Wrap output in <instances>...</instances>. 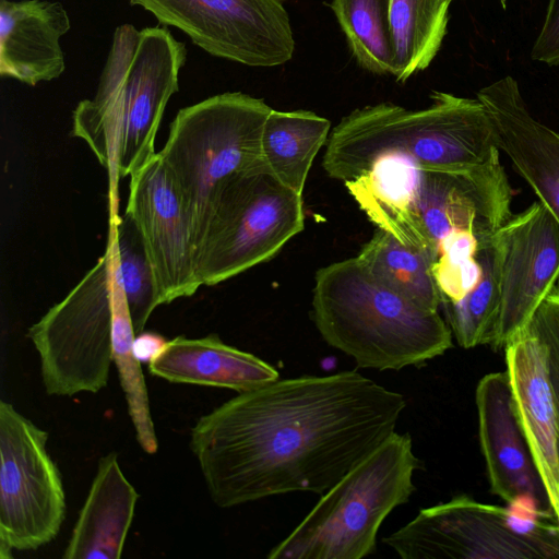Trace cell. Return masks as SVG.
Instances as JSON below:
<instances>
[{
	"label": "cell",
	"instance_id": "7",
	"mask_svg": "<svg viewBox=\"0 0 559 559\" xmlns=\"http://www.w3.org/2000/svg\"><path fill=\"white\" fill-rule=\"evenodd\" d=\"M126 308L117 242L108 229L104 254L27 331L39 354L41 380L48 395L97 393L106 386L114 361L115 322Z\"/></svg>",
	"mask_w": 559,
	"mask_h": 559
},
{
	"label": "cell",
	"instance_id": "24",
	"mask_svg": "<svg viewBox=\"0 0 559 559\" xmlns=\"http://www.w3.org/2000/svg\"><path fill=\"white\" fill-rule=\"evenodd\" d=\"M392 0H332L330 7L358 64L377 74H393L390 27Z\"/></svg>",
	"mask_w": 559,
	"mask_h": 559
},
{
	"label": "cell",
	"instance_id": "6",
	"mask_svg": "<svg viewBox=\"0 0 559 559\" xmlns=\"http://www.w3.org/2000/svg\"><path fill=\"white\" fill-rule=\"evenodd\" d=\"M271 110L262 98L228 92L180 109L170 123L157 154L191 214L198 252L223 183L262 162L261 136Z\"/></svg>",
	"mask_w": 559,
	"mask_h": 559
},
{
	"label": "cell",
	"instance_id": "5",
	"mask_svg": "<svg viewBox=\"0 0 559 559\" xmlns=\"http://www.w3.org/2000/svg\"><path fill=\"white\" fill-rule=\"evenodd\" d=\"M420 461L409 433L394 431L326 492L270 559H361L376 550L385 518L406 503Z\"/></svg>",
	"mask_w": 559,
	"mask_h": 559
},
{
	"label": "cell",
	"instance_id": "19",
	"mask_svg": "<svg viewBox=\"0 0 559 559\" xmlns=\"http://www.w3.org/2000/svg\"><path fill=\"white\" fill-rule=\"evenodd\" d=\"M138 499L117 454L102 456L62 558H120Z\"/></svg>",
	"mask_w": 559,
	"mask_h": 559
},
{
	"label": "cell",
	"instance_id": "10",
	"mask_svg": "<svg viewBox=\"0 0 559 559\" xmlns=\"http://www.w3.org/2000/svg\"><path fill=\"white\" fill-rule=\"evenodd\" d=\"M383 543L403 559L559 558L557 525L520 535L511 528L506 507L467 496L421 509Z\"/></svg>",
	"mask_w": 559,
	"mask_h": 559
},
{
	"label": "cell",
	"instance_id": "20",
	"mask_svg": "<svg viewBox=\"0 0 559 559\" xmlns=\"http://www.w3.org/2000/svg\"><path fill=\"white\" fill-rule=\"evenodd\" d=\"M331 122L309 110L272 109L261 136V159L282 183L302 195L313 160L326 144Z\"/></svg>",
	"mask_w": 559,
	"mask_h": 559
},
{
	"label": "cell",
	"instance_id": "1",
	"mask_svg": "<svg viewBox=\"0 0 559 559\" xmlns=\"http://www.w3.org/2000/svg\"><path fill=\"white\" fill-rule=\"evenodd\" d=\"M405 407L356 371L277 379L200 417L190 449L219 508L321 496L395 431Z\"/></svg>",
	"mask_w": 559,
	"mask_h": 559
},
{
	"label": "cell",
	"instance_id": "11",
	"mask_svg": "<svg viewBox=\"0 0 559 559\" xmlns=\"http://www.w3.org/2000/svg\"><path fill=\"white\" fill-rule=\"evenodd\" d=\"M207 53L250 67L293 58L295 39L282 0H129Z\"/></svg>",
	"mask_w": 559,
	"mask_h": 559
},
{
	"label": "cell",
	"instance_id": "22",
	"mask_svg": "<svg viewBox=\"0 0 559 559\" xmlns=\"http://www.w3.org/2000/svg\"><path fill=\"white\" fill-rule=\"evenodd\" d=\"M452 0H392L390 27L397 82L425 70L438 53L447 33Z\"/></svg>",
	"mask_w": 559,
	"mask_h": 559
},
{
	"label": "cell",
	"instance_id": "15",
	"mask_svg": "<svg viewBox=\"0 0 559 559\" xmlns=\"http://www.w3.org/2000/svg\"><path fill=\"white\" fill-rule=\"evenodd\" d=\"M476 96L491 118L498 148L559 224V132L533 117L510 75Z\"/></svg>",
	"mask_w": 559,
	"mask_h": 559
},
{
	"label": "cell",
	"instance_id": "21",
	"mask_svg": "<svg viewBox=\"0 0 559 559\" xmlns=\"http://www.w3.org/2000/svg\"><path fill=\"white\" fill-rule=\"evenodd\" d=\"M499 230L478 245L475 257L480 273L477 283L460 300L441 304L452 335L457 344L466 349L491 344L495 338L500 304Z\"/></svg>",
	"mask_w": 559,
	"mask_h": 559
},
{
	"label": "cell",
	"instance_id": "18",
	"mask_svg": "<svg viewBox=\"0 0 559 559\" xmlns=\"http://www.w3.org/2000/svg\"><path fill=\"white\" fill-rule=\"evenodd\" d=\"M151 374L175 383L251 391L278 379L258 356L225 344L216 334L167 341L148 361Z\"/></svg>",
	"mask_w": 559,
	"mask_h": 559
},
{
	"label": "cell",
	"instance_id": "28",
	"mask_svg": "<svg viewBox=\"0 0 559 559\" xmlns=\"http://www.w3.org/2000/svg\"><path fill=\"white\" fill-rule=\"evenodd\" d=\"M166 342L159 334L141 332L134 338V354L140 361H150Z\"/></svg>",
	"mask_w": 559,
	"mask_h": 559
},
{
	"label": "cell",
	"instance_id": "23",
	"mask_svg": "<svg viewBox=\"0 0 559 559\" xmlns=\"http://www.w3.org/2000/svg\"><path fill=\"white\" fill-rule=\"evenodd\" d=\"M356 257L381 283L419 306L438 311L441 297L424 254L378 229Z\"/></svg>",
	"mask_w": 559,
	"mask_h": 559
},
{
	"label": "cell",
	"instance_id": "26",
	"mask_svg": "<svg viewBox=\"0 0 559 559\" xmlns=\"http://www.w3.org/2000/svg\"><path fill=\"white\" fill-rule=\"evenodd\" d=\"M526 331L546 348L559 424V281L538 307Z\"/></svg>",
	"mask_w": 559,
	"mask_h": 559
},
{
	"label": "cell",
	"instance_id": "25",
	"mask_svg": "<svg viewBox=\"0 0 559 559\" xmlns=\"http://www.w3.org/2000/svg\"><path fill=\"white\" fill-rule=\"evenodd\" d=\"M108 225L116 238L121 284L134 332L139 334L160 305L154 272L132 217L124 212L109 218Z\"/></svg>",
	"mask_w": 559,
	"mask_h": 559
},
{
	"label": "cell",
	"instance_id": "8",
	"mask_svg": "<svg viewBox=\"0 0 559 559\" xmlns=\"http://www.w3.org/2000/svg\"><path fill=\"white\" fill-rule=\"evenodd\" d=\"M304 227L302 195L263 162L230 176L216 195L200 245L202 284H219L271 260Z\"/></svg>",
	"mask_w": 559,
	"mask_h": 559
},
{
	"label": "cell",
	"instance_id": "27",
	"mask_svg": "<svg viewBox=\"0 0 559 559\" xmlns=\"http://www.w3.org/2000/svg\"><path fill=\"white\" fill-rule=\"evenodd\" d=\"M532 59L559 66V0H549L542 29L532 48Z\"/></svg>",
	"mask_w": 559,
	"mask_h": 559
},
{
	"label": "cell",
	"instance_id": "17",
	"mask_svg": "<svg viewBox=\"0 0 559 559\" xmlns=\"http://www.w3.org/2000/svg\"><path fill=\"white\" fill-rule=\"evenodd\" d=\"M71 22L58 1L1 0L0 74L29 86L58 79L66 69L60 38Z\"/></svg>",
	"mask_w": 559,
	"mask_h": 559
},
{
	"label": "cell",
	"instance_id": "12",
	"mask_svg": "<svg viewBox=\"0 0 559 559\" xmlns=\"http://www.w3.org/2000/svg\"><path fill=\"white\" fill-rule=\"evenodd\" d=\"M126 213L141 234L160 305L194 295L203 284L193 219L157 153L130 176Z\"/></svg>",
	"mask_w": 559,
	"mask_h": 559
},
{
	"label": "cell",
	"instance_id": "2",
	"mask_svg": "<svg viewBox=\"0 0 559 559\" xmlns=\"http://www.w3.org/2000/svg\"><path fill=\"white\" fill-rule=\"evenodd\" d=\"M187 56L166 27L119 25L95 95L72 112V135L106 170L109 218L118 214L119 181L150 162L155 139Z\"/></svg>",
	"mask_w": 559,
	"mask_h": 559
},
{
	"label": "cell",
	"instance_id": "16",
	"mask_svg": "<svg viewBox=\"0 0 559 559\" xmlns=\"http://www.w3.org/2000/svg\"><path fill=\"white\" fill-rule=\"evenodd\" d=\"M504 352L518 418L555 512L559 506V424L546 348L526 331Z\"/></svg>",
	"mask_w": 559,
	"mask_h": 559
},
{
	"label": "cell",
	"instance_id": "14",
	"mask_svg": "<svg viewBox=\"0 0 559 559\" xmlns=\"http://www.w3.org/2000/svg\"><path fill=\"white\" fill-rule=\"evenodd\" d=\"M475 402L491 492L507 503L530 495L542 509L552 512L518 418L508 372L484 376L476 386Z\"/></svg>",
	"mask_w": 559,
	"mask_h": 559
},
{
	"label": "cell",
	"instance_id": "3",
	"mask_svg": "<svg viewBox=\"0 0 559 559\" xmlns=\"http://www.w3.org/2000/svg\"><path fill=\"white\" fill-rule=\"evenodd\" d=\"M430 99L423 109L380 103L343 117L326 141L325 173L345 183L384 155L408 156L425 170L463 171L500 153L491 118L477 97L433 91Z\"/></svg>",
	"mask_w": 559,
	"mask_h": 559
},
{
	"label": "cell",
	"instance_id": "13",
	"mask_svg": "<svg viewBox=\"0 0 559 559\" xmlns=\"http://www.w3.org/2000/svg\"><path fill=\"white\" fill-rule=\"evenodd\" d=\"M500 304L493 348L524 334L538 307L559 281V224L540 201L499 230Z\"/></svg>",
	"mask_w": 559,
	"mask_h": 559
},
{
	"label": "cell",
	"instance_id": "9",
	"mask_svg": "<svg viewBox=\"0 0 559 559\" xmlns=\"http://www.w3.org/2000/svg\"><path fill=\"white\" fill-rule=\"evenodd\" d=\"M48 433L0 401V558L35 550L58 535L66 515L61 474Z\"/></svg>",
	"mask_w": 559,
	"mask_h": 559
},
{
	"label": "cell",
	"instance_id": "4",
	"mask_svg": "<svg viewBox=\"0 0 559 559\" xmlns=\"http://www.w3.org/2000/svg\"><path fill=\"white\" fill-rule=\"evenodd\" d=\"M312 317L322 338L359 368L418 367L452 347L438 311L381 283L357 257L317 271Z\"/></svg>",
	"mask_w": 559,
	"mask_h": 559
},
{
	"label": "cell",
	"instance_id": "29",
	"mask_svg": "<svg viewBox=\"0 0 559 559\" xmlns=\"http://www.w3.org/2000/svg\"><path fill=\"white\" fill-rule=\"evenodd\" d=\"M554 514H555V518H556V520H557V531H558V535H559V506H558V508L555 510Z\"/></svg>",
	"mask_w": 559,
	"mask_h": 559
}]
</instances>
